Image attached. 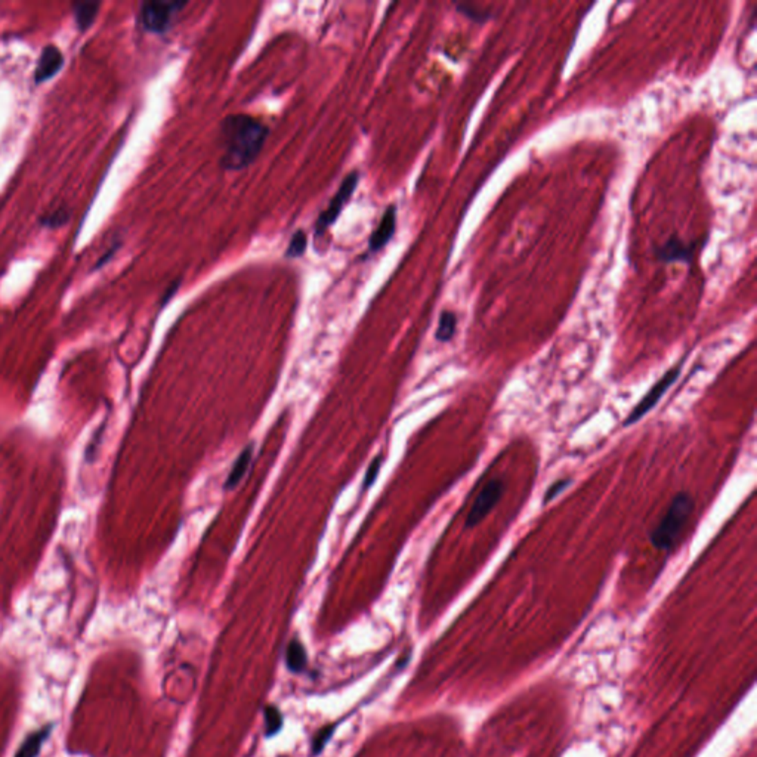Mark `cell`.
I'll return each instance as SVG.
<instances>
[{"instance_id":"6da1fadb","label":"cell","mask_w":757,"mask_h":757,"mask_svg":"<svg viewBox=\"0 0 757 757\" xmlns=\"http://www.w3.org/2000/svg\"><path fill=\"white\" fill-rule=\"evenodd\" d=\"M268 132L264 122L248 114L225 117L219 131L224 151L221 166L231 172H239L250 166L261 154Z\"/></svg>"},{"instance_id":"7a4b0ae2","label":"cell","mask_w":757,"mask_h":757,"mask_svg":"<svg viewBox=\"0 0 757 757\" xmlns=\"http://www.w3.org/2000/svg\"><path fill=\"white\" fill-rule=\"evenodd\" d=\"M694 509L695 500L692 499V495L686 491H679L672 499V503L668 504L666 513L651 531V545L657 550H672Z\"/></svg>"},{"instance_id":"3957f363","label":"cell","mask_w":757,"mask_h":757,"mask_svg":"<svg viewBox=\"0 0 757 757\" xmlns=\"http://www.w3.org/2000/svg\"><path fill=\"white\" fill-rule=\"evenodd\" d=\"M680 373H682V364L670 367V369L651 386L650 391L644 395L641 401L632 408V412L627 414V417L624 419V426H632L637 423V421H639L644 416H646L651 410H654V407L662 401V398L667 394L668 389L675 385Z\"/></svg>"},{"instance_id":"277c9868","label":"cell","mask_w":757,"mask_h":757,"mask_svg":"<svg viewBox=\"0 0 757 757\" xmlns=\"http://www.w3.org/2000/svg\"><path fill=\"white\" fill-rule=\"evenodd\" d=\"M185 5V2H145L139 12L140 26L149 33L165 35L172 26L173 17Z\"/></svg>"},{"instance_id":"5b68a950","label":"cell","mask_w":757,"mask_h":757,"mask_svg":"<svg viewBox=\"0 0 757 757\" xmlns=\"http://www.w3.org/2000/svg\"><path fill=\"white\" fill-rule=\"evenodd\" d=\"M358 182H360V173L356 170L351 172L349 175L345 176L338 192L334 194L333 199L330 200L329 208L324 212H321V215L318 216V219L316 222V234L317 235H321V234L326 232L330 228V226L334 224V221L339 218L342 210L345 209L346 204L349 203L351 197L354 196V192L356 190V185H358Z\"/></svg>"},{"instance_id":"8992f818","label":"cell","mask_w":757,"mask_h":757,"mask_svg":"<svg viewBox=\"0 0 757 757\" xmlns=\"http://www.w3.org/2000/svg\"><path fill=\"white\" fill-rule=\"evenodd\" d=\"M504 490H506V482L502 478H494L486 482L482 491L478 494L477 499H475L472 509L466 518V522H464V527H466L468 529L478 527L484 521L485 516L490 515V512L497 506V503L502 500Z\"/></svg>"},{"instance_id":"52a82bcc","label":"cell","mask_w":757,"mask_h":757,"mask_svg":"<svg viewBox=\"0 0 757 757\" xmlns=\"http://www.w3.org/2000/svg\"><path fill=\"white\" fill-rule=\"evenodd\" d=\"M697 252V241L686 243L677 235H672L670 239L655 248V256L658 261L664 264H691L694 261Z\"/></svg>"},{"instance_id":"ba28073f","label":"cell","mask_w":757,"mask_h":757,"mask_svg":"<svg viewBox=\"0 0 757 757\" xmlns=\"http://www.w3.org/2000/svg\"><path fill=\"white\" fill-rule=\"evenodd\" d=\"M64 66V55L57 46H46L42 51L35 70V82L43 83L57 75Z\"/></svg>"},{"instance_id":"9c48e42d","label":"cell","mask_w":757,"mask_h":757,"mask_svg":"<svg viewBox=\"0 0 757 757\" xmlns=\"http://www.w3.org/2000/svg\"><path fill=\"white\" fill-rule=\"evenodd\" d=\"M396 230V208L394 204L387 206L385 210L381 222H378L377 228L373 231L369 240V250L376 253L383 248L395 234Z\"/></svg>"},{"instance_id":"30bf717a","label":"cell","mask_w":757,"mask_h":757,"mask_svg":"<svg viewBox=\"0 0 757 757\" xmlns=\"http://www.w3.org/2000/svg\"><path fill=\"white\" fill-rule=\"evenodd\" d=\"M252 456H253V446H252V444H248V446L240 453V456L237 457V460L234 462L232 469H231V472H230L228 477H226V481H225V484H224V489H225V490H232L234 486H237V484H239V482L243 480L244 473L247 472L248 464H250Z\"/></svg>"},{"instance_id":"8fae6325","label":"cell","mask_w":757,"mask_h":757,"mask_svg":"<svg viewBox=\"0 0 757 757\" xmlns=\"http://www.w3.org/2000/svg\"><path fill=\"white\" fill-rule=\"evenodd\" d=\"M100 6V3L95 2H82L73 5V15L80 31H86L93 24L96 15H98Z\"/></svg>"},{"instance_id":"7c38bea8","label":"cell","mask_w":757,"mask_h":757,"mask_svg":"<svg viewBox=\"0 0 757 757\" xmlns=\"http://www.w3.org/2000/svg\"><path fill=\"white\" fill-rule=\"evenodd\" d=\"M457 331V316L453 311H442L435 331V339L441 343L450 342Z\"/></svg>"},{"instance_id":"4fadbf2b","label":"cell","mask_w":757,"mask_h":757,"mask_svg":"<svg viewBox=\"0 0 757 757\" xmlns=\"http://www.w3.org/2000/svg\"><path fill=\"white\" fill-rule=\"evenodd\" d=\"M287 667L295 673H300L307 666V653L299 641H291L287 646L286 654Z\"/></svg>"},{"instance_id":"5bb4252c","label":"cell","mask_w":757,"mask_h":757,"mask_svg":"<svg viewBox=\"0 0 757 757\" xmlns=\"http://www.w3.org/2000/svg\"><path fill=\"white\" fill-rule=\"evenodd\" d=\"M49 729H43L39 732H33L30 737L21 745L19 751L17 753V757H36L42 749L43 742L48 738Z\"/></svg>"},{"instance_id":"9a60e30c","label":"cell","mask_w":757,"mask_h":757,"mask_svg":"<svg viewBox=\"0 0 757 757\" xmlns=\"http://www.w3.org/2000/svg\"><path fill=\"white\" fill-rule=\"evenodd\" d=\"M307 247H308V237H307V232H305V231H302V230H299V231H296L293 235H291V240H290V243H289L286 256L290 257V259H298V257H300L302 255H305Z\"/></svg>"},{"instance_id":"2e32d148","label":"cell","mask_w":757,"mask_h":757,"mask_svg":"<svg viewBox=\"0 0 757 757\" xmlns=\"http://www.w3.org/2000/svg\"><path fill=\"white\" fill-rule=\"evenodd\" d=\"M69 219H70L69 209L58 208L55 210L48 212L45 216H43V218L40 219V224L43 226H48V228H58V226L67 224Z\"/></svg>"},{"instance_id":"e0dca14e","label":"cell","mask_w":757,"mask_h":757,"mask_svg":"<svg viewBox=\"0 0 757 757\" xmlns=\"http://www.w3.org/2000/svg\"><path fill=\"white\" fill-rule=\"evenodd\" d=\"M281 724H283V718H281V713L277 707L274 706H268L265 707V729H266V735H275Z\"/></svg>"},{"instance_id":"ac0fdd59","label":"cell","mask_w":757,"mask_h":757,"mask_svg":"<svg viewBox=\"0 0 757 757\" xmlns=\"http://www.w3.org/2000/svg\"><path fill=\"white\" fill-rule=\"evenodd\" d=\"M571 484H572L571 478H562V480H556L555 482H551L549 485V489L545 493L543 504H549L551 500H555L556 497H559L562 493H564Z\"/></svg>"},{"instance_id":"d6986e66","label":"cell","mask_w":757,"mask_h":757,"mask_svg":"<svg viewBox=\"0 0 757 757\" xmlns=\"http://www.w3.org/2000/svg\"><path fill=\"white\" fill-rule=\"evenodd\" d=\"M457 10L460 14H463L464 17H468L469 19L475 21V23H485V21L490 18V14L486 12V10H480L477 8L468 6V5H459Z\"/></svg>"},{"instance_id":"ffe728a7","label":"cell","mask_w":757,"mask_h":757,"mask_svg":"<svg viewBox=\"0 0 757 757\" xmlns=\"http://www.w3.org/2000/svg\"><path fill=\"white\" fill-rule=\"evenodd\" d=\"M382 462H383V457H382V456H377V457H376V459H374V460L372 462V464H370V468H369V469H367V473H365V477H364L363 491H365V490H367V489H369V486H370V485H373V482L376 481V478H377V475H378V472H381Z\"/></svg>"},{"instance_id":"44dd1931","label":"cell","mask_w":757,"mask_h":757,"mask_svg":"<svg viewBox=\"0 0 757 757\" xmlns=\"http://www.w3.org/2000/svg\"><path fill=\"white\" fill-rule=\"evenodd\" d=\"M331 731H333V728H331V727H327V728L321 729V731L316 735V738H313V741H312V751H313V753L318 754V753L322 750V747H324V745H326L327 740L330 738Z\"/></svg>"},{"instance_id":"7402d4cb","label":"cell","mask_w":757,"mask_h":757,"mask_svg":"<svg viewBox=\"0 0 757 757\" xmlns=\"http://www.w3.org/2000/svg\"><path fill=\"white\" fill-rule=\"evenodd\" d=\"M118 247H120V244H114L113 247H110V250H108V252L100 259V262H98V264H96V268H100V266H102L105 262H108V259H110V257L117 252V248H118Z\"/></svg>"},{"instance_id":"603a6c76","label":"cell","mask_w":757,"mask_h":757,"mask_svg":"<svg viewBox=\"0 0 757 757\" xmlns=\"http://www.w3.org/2000/svg\"><path fill=\"white\" fill-rule=\"evenodd\" d=\"M281 757H287V756H281Z\"/></svg>"}]
</instances>
